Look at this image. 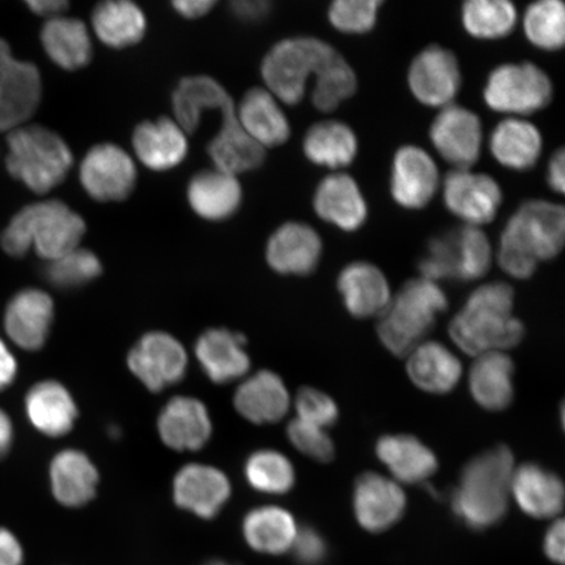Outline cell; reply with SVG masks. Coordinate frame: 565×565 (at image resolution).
I'll return each mask as SVG.
<instances>
[{
  "label": "cell",
  "instance_id": "836d02e7",
  "mask_svg": "<svg viewBox=\"0 0 565 565\" xmlns=\"http://www.w3.org/2000/svg\"><path fill=\"white\" fill-rule=\"evenodd\" d=\"M543 140L532 122L507 118L491 134L490 150L501 166L524 172L540 160Z\"/></svg>",
  "mask_w": 565,
  "mask_h": 565
},
{
  "label": "cell",
  "instance_id": "9c48e42d",
  "mask_svg": "<svg viewBox=\"0 0 565 565\" xmlns=\"http://www.w3.org/2000/svg\"><path fill=\"white\" fill-rule=\"evenodd\" d=\"M79 181L84 192L96 202H124L136 190L138 169L122 147L100 143L83 158Z\"/></svg>",
  "mask_w": 565,
  "mask_h": 565
},
{
  "label": "cell",
  "instance_id": "11a10c76",
  "mask_svg": "<svg viewBox=\"0 0 565 565\" xmlns=\"http://www.w3.org/2000/svg\"><path fill=\"white\" fill-rule=\"evenodd\" d=\"M216 4L215 0H175L172 3L179 15L190 20L206 17Z\"/></svg>",
  "mask_w": 565,
  "mask_h": 565
},
{
  "label": "cell",
  "instance_id": "cb8c5ba5",
  "mask_svg": "<svg viewBox=\"0 0 565 565\" xmlns=\"http://www.w3.org/2000/svg\"><path fill=\"white\" fill-rule=\"evenodd\" d=\"M236 116L247 136L265 150L285 145L291 137V126L286 113L277 97L266 88L254 87L246 90L236 106Z\"/></svg>",
  "mask_w": 565,
  "mask_h": 565
},
{
  "label": "cell",
  "instance_id": "f907efd6",
  "mask_svg": "<svg viewBox=\"0 0 565 565\" xmlns=\"http://www.w3.org/2000/svg\"><path fill=\"white\" fill-rule=\"evenodd\" d=\"M291 550L301 565H320L328 555L327 542L310 527L299 530Z\"/></svg>",
  "mask_w": 565,
  "mask_h": 565
},
{
  "label": "cell",
  "instance_id": "91938a15",
  "mask_svg": "<svg viewBox=\"0 0 565 565\" xmlns=\"http://www.w3.org/2000/svg\"><path fill=\"white\" fill-rule=\"evenodd\" d=\"M13 441V426L10 416L0 408V459H3L11 449Z\"/></svg>",
  "mask_w": 565,
  "mask_h": 565
},
{
  "label": "cell",
  "instance_id": "5bb4252c",
  "mask_svg": "<svg viewBox=\"0 0 565 565\" xmlns=\"http://www.w3.org/2000/svg\"><path fill=\"white\" fill-rule=\"evenodd\" d=\"M127 363L146 387L161 392L185 376L188 355L174 337L157 331L140 339Z\"/></svg>",
  "mask_w": 565,
  "mask_h": 565
},
{
  "label": "cell",
  "instance_id": "94428289",
  "mask_svg": "<svg viewBox=\"0 0 565 565\" xmlns=\"http://www.w3.org/2000/svg\"><path fill=\"white\" fill-rule=\"evenodd\" d=\"M204 565H231L228 563L222 562V561H211L207 564Z\"/></svg>",
  "mask_w": 565,
  "mask_h": 565
},
{
  "label": "cell",
  "instance_id": "484cf974",
  "mask_svg": "<svg viewBox=\"0 0 565 565\" xmlns=\"http://www.w3.org/2000/svg\"><path fill=\"white\" fill-rule=\"evenodd\" d=\"M158 426L161 440L177 451L202 449L212 433L206 406L190 397L169 401L159 416Z\"/></svg>",
  "mask_w": 565,
  "mask_h": 565
},
{
  "label": "cell",
  "instance_id": "277c9868",
  "mask_svg": "<svg viewBox=\"0 0 565 565\" xmlns=\"http://www.w3.org/2000/svg\"><path fill=\"white\" fill-rule=\"evenodd\" d=\"M6 169L34 194L62 185L74 166L70 146L45 126L26 124L7 132Z\"/></svg>",
  "mask_w": 565,
  "mask_h": 565
},
{
  "label": "cell",
  "instance_id": "d4e9b609",
  "mask_svg": "<svg viewBox=\"0 0 565 565\" xmlns=\"http://www.w3.org/2000/svg\"><path fill=\"white\" fill-rule=\"evenodd\" d=\"M344 307L356 318H370L385 312L392 301L391 287L383 271L370 263H352L338 278Z\"/></svg>",
  "mask_w": 565,
  "mask_h": 565
},
{
  "label": "cell",
  "instance_id": "6da1fadb",
  "mask_svg": "<svg viewBox=\"0 0 565 565\" xmlns=\"http://www.w3.org/2000/svg\"><path fill=\"white\" fill-rule=\"evenodd\" d=\"M513 303V289L505 282L480 286L450 322L451 339L471 356L514 348L525 330L512 316Z\"/></svg>",
  "mask_w": 565,
  "mask_h": 565
},
{
  "label": "cell",
  "instance_id": "e0dca14e",
  "mask_svg": "<svg viewBox=\"0 0 565 565\" xmlns=\"http://www.w3.org/2000/svg\"><path fill=\"white\" fill-rule=\"evenodd\" d=\"M353 510L360 526L366 532H385L404 515L405 492L393 480L374 472H365L355 484Z\"/></svg>",
  "mask_w": 565,
  "mask_h": 565
},
{
  "label": "cell",
  "instance_id": "680465c9",
  "mask_svg": "<svg viewBox=\"0 0 565 565\" xmlns=\"http://www.w3.org/2000/svg\"><path fill=\"white\" fill-rule=\"evenodd\" d=\"M565 154L563 148L557 150L548 162L547 183L555 193H564V164Z\"/></svg>",
  "mask_w": 565,
  "mask_h": 565
},
{
  "label": "cell",
  "instance_id": "d6a6232c",
  "mask_svg": "<svg viewBox=\"0 0 565 565\" xmlns=\"http://www.w3.org/2000/svg\"><path fill=\"white\" fill-rule=\"evenodd\" d=\"M51 482L54 497L62 505L83 507L95 498L98 472L86 455L67 449L54 457Z\"/></svg>",
  "mask_w": 565,
  "mask_h": 565
},
{
  "label": "cell",
  "instance_id": "ba28073f",
  "mask_svg": "<svg viewBox=\"0 0 565 565\" xmlns=\"http://www.w3.org/2000/svg\"><path fill=\"white\" fill-rule=\"evenodd\" d=\"M553 96L548 75L530 62L505 63L494 68L483 92L490 109L511 116H527L545 109Z\"/></svg>",
  "mask_w": 565,
  "mask_h": 565
},
{
  "label": "cell",
  "instance_id": "603a6c76",
  "mask_svg": "<svg viewBox=\"0 0 565 565\" xmlns=\"http://www.w3.org/2000/svg\"><path fill=\"white\" fill-rule=\"evenodd\" d=\"M244 192L236 175L221 169H203L188 185V202L207 222H225L242 207Z\"/></svg>",
  "mask_w": 565,
  "mask_h": 565
},
{
  "label": "cell",
  "instance_id": "3957f363",
  "mask_svg": "<svg viewBox=\"0 0 565 565\" xmlns=\"http://www.w3.org/2000/svg\"><path fill=\"white\" fill-rule=\"evenodd\" d=\"M514 458L505 447H498L471 459L451 500L458 519L471 529L499 524L508 511Z\"/></svg>",
  "mask_w": 565,
  "mask_h": 565
},
{
  "label": "cell",
  "instance_id": "1f68e13d",
  "mask_svg": "<svg viewBox=\"0 0 565 565\" xmlns=\"http://www.w3.org/2000/svg\"><path fill=\"white\" fill-rule=\"evenodd\" d=\"M97 39L110 49L136 46L145 39L147 18L143 10L130 0H106L90 15Z\"/></svg>",
  "mask_w": 565,
  "mask_h": 565
},
{
  "label": "cell",
  "instance_id": "4316f807",
  "mask_svg": "<svg viewBox=\"0 0 565 565\" xmlns=\"http://www.w3.org/2000/svg\"><path fill=\"white\" fill-rule=\"evenodd\" d=\"M244 343L243 335L212 329L198 339L195 356L210 380L216 384H227L249 371L250 360Z\"/></svg>",
  "mask_w": 565,
  "mask_h": 565
},
{
  "label": "cell",
  "instance_id": "9f6ffc18",
  "mask_svg": "<svg viewBox=\"0 0 565 565\" xmlns=\"http://www.w3.org/2000/svg\"><path fill=\"white\" fill-rule=\"evenodd\" d=\"M26 6L34 15L44 18L47 21L65 17L70 3L66 0H30V2H26Z\"/></svg>",
  "mask_w": 565,
  "mask_h": 565
},
{
  "label": "cell",
  "instance_id": "f5cc1de1",
  "mask_svg": "<svg viewBox=\"0 0 565 565\" xmlns=\"http://www.w3.org/2000/svg\"><path fill=\"white\" fill-rule=\"evenodd\" d=\"M23 546L15 534L4 527H0V565H23Z\"/></svg>",
  "mask_w": 565,
  "mask_h": 565
},
{
  "label": "cell",
  "instance_id": "f6af8a7d",
  "mask_svg": "<svg viewBox=\"0 0 565 565\" xmlns=\"http://www.w3.org/2000/svg\"><path fill=\"white\" fill-rule=\"evenodd\" d=\"M245 477L254 490L287 493L295 484V470L288 458L275 450H259L245 465Z\"/></svg>",
  "mask_w": 565,
  "mask_h": 565
},
{
  "label": "cell",
  "instance_id": "d590c367",
  "mask_svg": "<svg viewBox=\"0 0 565 565\" xmlns=\"http://www.w3.org/2000/svg\"><path fill=\"white\" fill-rule=\"evenodd\" d=\"M376 455L401 482L415 484L433 477L437 470L434 451L413 436L381 437Z\"/></svg>",
  "mask_w": 565,
  "mask_h": 565
},
{
  "label": "cell",
  "instance_id": "8d00e7d4",
  "mask_svg": "<svg viewBox=\"0 0 565 565\" xmlns=\"http://www.w3.org/2000/svg\"><path fill=\"white\" fill-rule=\"evenodd\" d=\"M514 365L510 356L500 351L483 353L470 371L472 397L490 412H501L513 399Z\"/></svg>",
  "mask_w": 565,
  "mask_h": 565
},
{
  "label": "cell",
  "instance_id": "d6986e66",
  "mask_svg": "<svg viewBox=\"0 0 565 565\" xmlns=\"http://www.w3.org/2000/svg\"><path fill=\"white\" fill-rule=\"evenodd\" d=\"M175 504L198 518L210 520L222 511L231 497L224 472L207 465H188L177 472L173 483Z\"/></svg>",
  "mask_w": 565,
  "mask_h": 565
},
{
  "label": "cell",
  "instance_id": "7a4b0ae2",
  "mask_svg": "<svg viewBox=\"0 0 565 565\" xmlns=\"http://www.w3.org/2000/svg\"><path fill=\"white\" fill-rule=\"evenodd\" d=\"M86 232V221L76 211L47 200L21 209L0 235V245L17 258L33 249L49 264L77 249Z\"/></svg>",
  "mask_w": 565,
  "mask_h": 565
},
{
  "label": "cell",
  "instance_id": "2e32d148",
  "mask_svg": "<svg viewBox=\"0 0 565 565\" xmlns=\"http://www.w3.org/2000/svg\"><path fill=\"white\" fill-rule=\"evenodd\" d=\"M322 239L309 224L287 222L275 230L266 246V260L275 273L306 277L322 256Z\"/></svg>",
  "mask_w": 565,
  "mask_h": 565
},
{
  "label": "cell",
  "instance_id": "ac0fdd59",
  "mask_svg": "<svg viewBox=\"0 0 565 565\" xmlns=\"http://www.w3.org/2000/svg\"><path fill=\"white\" fill-rule=\"evenodd\" d=\"M54 318V301L41 289L18 292L4 313L7 335L19 348L35 351L44 348Z\"/></svg>",
  "mask_w": 565,
  "mask_h": 565
},
{
  "label": "cell",
  "instance_id": "f1b7e54d",
  "mask_svg": "<svg viewBox=\"0 0 565 565\" xmlns=\"http://www.w3.org/2000/svg\"><path fill=\"white\" fill-rule=\"evenodd\" d=\"M25 413L41 434L60 437L73 429L77 408L67 388L49 380L30 388L25 397Z\"/></svg>",
  "mask_w": 565,
  "mask_h": 565
},
{
  "label": "cell",
  "instance_id": "44dd1931",
  "mask_svg": "<svg viewBox=\"0 0 565 565\" xmlns=\"http://www.w3.org/2000/svg\"><path fill=\"white\" fill-rule=\"evenodd\" d=\"M313 207L323 222L344 232H355L369 218V204L350 174L333 173L318 183Z\"/></svg>",
  "mask_w": 565,
  "mask_h": 565
},
{
  "label": "cell",
  "instance_id": "c3c4849f",
  "mask_svg": "<svg viewBox=\"0 0 565 565\" xmlns=\"http://www.w3.org/2000/svg\"><path fill=\"white\" fill-rule=\"evenodd\" d=\"M287 434L296 449L316 461L330 462L335 456L334 444L322 428L295 419L289 423Z\"/></svg>",
  "mask_w": 565,
  "mask_h": 565
},
{
  "label": "cell",
  "instance_id": "bcb514c9",
  "mask_svg": "<svg viewBox=\"0 0 565 565\" xmlns=\"http://www.w3.org/2000/svg\"><path fill=\"white\" fill-rule=\"evenodd\" d=\"M103 273L102 260L89 249L70 252L66 256L49 263L45 277L52 285L61 289H71L87 285L100 277Z\"/></svg>",
  "mask_w": 565,
  "mask_h": 565
},
{
  "label": "cell",
  "instance_id": "83f0119b",
  "mask_svg": "<svg viewBox=\"0 0 565 565\" xmlns=\"http://www.w3.org/2000/svg\"><path fill=\"white\" fill-rule=\"evenodd\" d=\"M231 102L233 98L227 89L214 77L186 76L177 84L172 94L173 119L188 136H192L200 129L204 113L221 111Z\"/></svg>",
  "mask_w": 565,
  "mask_h": 565
},
{
  "label": "cell",
  "instance_id": "5b68a950",
  "mask_svg": "<svg viewBox=\"0 0 565 565\" xmlns=\"http://www.w3.org/2000/svg\"><path fill=\"white\" fill-rule=\"evenodd\" d=\"M447 307V296L437 282L424 278L407 281L381 315V342L394 355H408Z\"/></svg>",
  "mask_w": 565,
  "mask_h": 565
},
{
  "label": "cell",
  "instance_id": "ee69618b",
  "mask_svg": "<svg viewBox=\"0 0 565 565\" xmlns=\"http://www.w3.org/2000/svg\"><path fill=\"white\" fill-rule=\"evenodd\" d=\"M454 232L457 277L462 281L483 278L492 263V249L489 237L479 227L462 225Z\"/></svg>",
  "mask_w": 565,
  "mask_h": 565
},
{
  "label": "cell",
  "instance_id": "8fae6325",
  "mask_svg": "<svg viewBox=\"0 0 565 565\" xmlns=\"http://www.w3.org/2000/svg\"><path fill=\"white\" fill-rule=\"evenodd\" d=\"M445 206L466 225L479 227L497 217L503 192L493 177L454 169L445 175L443 185Z\"/></svg>",
  "mask_w": 565,
  "mask_h": 565
},
{
  "label": "cell",
  "instance_id": "ab89813d",
  "mask_svg": "<svg viewBox=\"0 0 565 565\" xmlns=\"http://www.w3.org/2000/svg\"><path fill=\"white\" fill-rule=\"evenodd\" d=\"M299 529L289 512L278 507H260L247 513L244 539L254 551L266 555H280L292 548Z\"/></svg>",
  "mask_w": 565,
  "mask_h": 565
},
{
  "label": "cell",
  "instance_id": "7c38bea8",
  "mask_svg": "<svg viewBox=\"0 0 565 565\" xmlns=\"http://www.w3.org/2000/svg\"><path fill=\"white\" fill-rule=\"evenodd\" d=\"M408 87L423 105L445 108L454 104L462 86L457 56L439 45H430L415 56L408 68Z\"/></svg>",
  "mask_w": 565,
  "mask_h": 565
},
{
  "label": "cell",
  "instance_id": "9a60e30c",
  "mask_svg": "<svg viewBox=\"0 0 565 565\" xmlns=\"http://www.w3.org/2000/svg\"><path fill=\"white\" fill-rule=\"evenodd\" d=\"M440 185L436 162L420 147L404 146L394 154L391 193L401 207L423 210Z\"/></svg>",
  "mask_w": 565,
  "mask_h": 565
},
{
  "label": "cell",
  "instance_id": "60d3db41",
  "mask_svg": "<svg viewBox=\"0 0 565 565\" xmlns=\"http://www.w3.org/2000/svg\"><path fill=\"white\" fill-rule=\"evenodd\" d=\"M518 10L507 0H470L462 6V24L472 38L498 40L513 31Z\"/></svg>",
  "mask_w": 565,
  "mask_h": 565
},
{
  "label": "cell",
  "instance_id": "816d5d0a",
  "mask_svg": "<svg viewBox=\"0 0 565 565\" xmlns=\"http://www.w3.org/2000/svg\"><path fill=\"white\" fill-rule=\"evenodd\" d=\"M273 3L267 0H235L230 3V12L239 23L256 24L270 15Z\"/></svg>",
  "mask_w": 565,
  "mask_h": 565
},
{
  "label": "cell",
  "instance_id": "ffe728a7",
  "mask_svg": "<svg viewBox=\"0 0 565 565\" xmlns=\"http://www.w3.org/2000/svg\"><path fill=\"white\" fill-rule=\"evenodd\" d=\"M131 141L137 159L153 172L171 171L181 166L189 153L188 134L169 117L140 122L134 129Z\"/></svg>",
  "mask_w": 565,
  "mask_h": 565
},
{
  "label": "cell",
  "instance_id": "52a82bcc",
  "mask_svg": "<svg viewBox=\"0 0 565 565\" xmlns=\"http://www.w3.org/2000/svg\"><path fill=\"white\" fill-rule=\"evenodd\" d=\"M565 238V214L561 204L527 201L505 224L499 246L526 254L536 263L559 256Z\"/></svg>",
  "mask_w": 565,
  "mask_h": 565
},
{
  "label": "cell",
  "instance_id": "30bf717a",
  "mask_svg": "<svg viewBox=\"0 0 565 565\" xmlns=\"http://www.w3.org/2000/svg\"><path fill=\"white\" fill-rule=\"evenodd\" d=\"M42 98V79L31 62L13 56L0 39V132H10L30 124Z\"/></svg>",
  "mask_w": 565,
  "mask_h": 565
},
{
  "label": "cell",
  "instance_id": "7402d4cb",
  "mask_svg": "<svg viewBox=\"0 0 565 565\" xmlns=\"http://www.w3.org/2000/svg\"><path fill=\"white\" fill-rule=\"evenodd\" d=\"M222 127L207 146L214 168L238 177L264 166L266 150L256 143L239 126L236 105L231 102L221 110Z\"/></svg>",
  "mask_w": 565,
  "mask_h": 565
},
{
  "label": "cell",
  "instance_id": "f546056e",
  "mask_svg": "<svg viewBox=\"0 0 565 565\" xmlns=\"http://www.w3.org/2000/svg\"><path fill=\"white\" fill-rule=\"evenodd\" d=\"M511 492L521 510L532 518L550 519L563 510L562 480L539 465L529 463L514 470Z\"/></svg>",
  "mask_w": 565,
  "mask_h": 565
},
{
  "label": "cell",
  "instance_id": "8992f818",
  "mask_svg": "<svg viewBox=\"0 0 565 565\" xmlns=\"http://www.w3.org/2000/svg\"><path fill=\"white\" fill-rule=\"evenodd\" d=\"M337 53L327 41L309 35L279 41L265 55L260 66L266 89L279 103L300 104L310 76H316Z\"/></svg>",
  "mask_w": 565,
  "mask_h": 565
},
{
  "label": "cell",
  "instance_id": "db71d44e",
  "mask_svg": "<svg viewBox=\"0 0 565 565\" xmlns=\"http://www.w3.org/2000/svg\"><path fill=\"white\" fill-rule=\"evenodd\" d=\"M564 535L565 530L563 520H557L546 533L545 554L550 561L557 564H564Z\"/></svg>",
  "mask_w": 565,
  "mask_h": 565
},
{
  "label": "cell",
  "instance_id": "b9f144b4",
  "mask_svg": "<svg viewBox=\"0 0 565 565\" xmlns=\"http://www.w3.org/2000/svg\"><path fill=\"white\" fill-rule=\"evenodd\" d=\"M358 76L348 61L337 53L316 74L312 104L316 109L330 113L355 95Z\"/></svg>",
  "mask_w": 565,
  "mask_h": 565
},
{
  "label": "cell",
  "instance_id": "7dc6e473",
  "mask_svg": "<svg viewBox=\"0 0 565 565\" xmlns=\"http://www.w3.org/2000/svg\"><path fill=\"white\" fill-rule=\"evenodd\" d=\"M383 4L381 0H335L329 7V21L342 33H369L376 25Z\"/></svg>",
  "mask_w": 565,
  "mask_h": 565
},
{
  "label": "cell",
  "instance_id": "e575fe53",
  "mask_svg": "<svg viewBox=\"0 0 565 565\" xmlns=\"http://www.w3.org/2000/svg\"><path fill=\"white\" fill-rule=\"evenodd\" d=\"M235 406L237 412L252 423H275L287 414L289 394L277 374L263 371L247 379L238 387Z\"/></svg>",
  "mask_w": 565,
  "mask_h": 565
},
{
  "label": "cell",
  "instance_id": "681fc988",
  "mask_svg": "<svg viewBox=\"0 0 565 565\" xmlns=\"http://www.w3.org/2000/svg\"><path fill=\"white\" fill-rule=\"evenodd\" d=\"M296 412L298 419L322 429L333 426L338 419L335 402L312 387L301 388L296 397Z\"/></svg>",
  "mask_w": 565,
  "mask_h": 565
},
{
  "label": "cell",
  "instance_id": "4fadbf2b",
  "mask_svg": "<svg viewBox=\"0 0 565 565\" xmlns=\"http://www.w3.org/2000/svg\"><path fill=\"white\" fill-rule=\"evenodd\" d=\"M429 138L440 157L455 169H470L482 150L483 127L475 111L450 104L430 125Z\"/></svg>",
  "mask_w": 565,
  "mask_h": 565
},
{
  "label": "cell",
  "instance_id": "6f0895ef",
  "mask_svg": "<svg viewBox=\"0 0 565 565\" xmlns=\"http://www.w3.org/2000/svg\"><path fill=\"white\" fill-rule=\"evenodd\" d=\"M18 362L2 338H0V392L9 387L17 379Z\"/></svg>",
  "mask_w": 565,
  "mask_h": 565
},
{
  "label": "cell",
  "instance_id": "74e56055",
  "mask_svg": "<svg viewBox=\"0 0 565 565\" xmlns=\"http://www.w3.org/2000/svg\"><path fill=\"white\" fill-rule=\"evenodd\" d=\"M407 372L413 383L428 393L454 391L462 374L461 362L444 344H419L409 353Z\"/></svg>",
  "mask_w": 565,
  "mask_h": 565
},
{
  "label": "cell",
  "instance_id": "7bdbcfd3",
  "mask_svg": "<svg viewBox=\"0 0 565 565\" xmlns=\"http://www.w3.org/2000/svg\"><path fill=\"white\" fill-rule=\"evenodd\" d=\"M526 38L541 51L556 52L565 42V7L559 0H541L527 7Z\"/></svg>",
  "mask_w": 565,
  "mask_h": 565
},
{
  "label": "cell",
  "instance_id": "f35d334b",
  "mask_svg": "<svg viewBox=\"0 0 565 565\" xmlns=\"http://www.w3.org/2000/svg\"><path fill=\"white\" fill-rule=\"evenodd\" d=\"M302 150L307 159L318 167L341 169L356 159L358 137L349 125L330 119L310 127L303 138Z\"/></svg>",
  "mask_w": 565,
  "mask_h": 565
},
{
  "label": "cell",
  "instance_id": "4dcf8cb0",
  "mask_svg": "<svg viewBox=\"0 0 565 565\" xmlns=\"http://www.w3.org/2000/svg\"><path fill=\"white\" fill-rule=\"evenodd\" d=\"M41 44L49 58L66 71L88 66L94 56L88 28L76 18L47 20L41 30Z\"/></svg>",
  "mask_w": 565,
  "mask_h": 565
}]
</instances>
